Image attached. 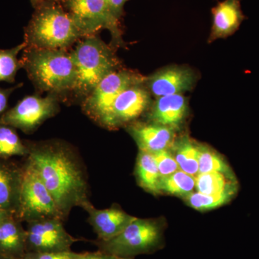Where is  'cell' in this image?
<instances>
[{
    "instance_id": "obj_1",
    "label": "cell",
    "mask_w": 259,
    "mask_h": 259,
    "mask_svg": "<svg viewBox=\"0 0 259 259\" xmlns=\"http://www.w3.org/2000/svg\"><path fill=\"white\" fill-rule=\"evenodd\" d=\"M27 145L26 160L52 194L64 221L74 207L86 210L93 205L86 168L72 146L59 140Z\"/></svg>"
},
{
    "instance_id": "obj_2",
    "label": "cell",
    "mask_w": 259,
    "mask_h": 259,
    "mask_svg": "<svg viewBox=\"0 0 259 259\" xmlns=\"http://www.w3.org/2000/svg\"><path fill=\"white\" fill-rule=\"evenodd\" d=\"M20 63L28 77L41 91L56 95L74 91L76 70L71 53L26 47Z\"/></svg>"
},
{
    "instance_id": "obj_3",
    "label": "cell",
    "mask_w": 259,
    "mask_h": 259,
    "mask_svg": "<svg viewBox=\"0 0 259 259\" xmlns=\"http://www.w3.org/2000/svg\"><path fill=\"white\" fill-rule=\"evenodd\" d=\"M25 37L27 47L65 50L82 36L62 5L52 1L35 6Z\"/></svg>"
},
{
    "instance_id": "obj_4",
    "label": "cell",
    "mask_w": 259,
    "mask_h": 259,
    "mask_svg": "<svg viewBox=\"0 0 259 259\" xmlns=\"http://www.w3.org/2000/svg\"><path fill=\"white\" fill-rule=\"evenodd\" d=\"M76 70L74 92L86 97L107 75L120 69L115 53L95 35L85 37L71 53Z\"/></svg>"
},
{
    "instance_id": "obj_5",
    "label": "cell",
    "mask_w": 259,
    "mask_h": 259,
    "mask_svg": "<svg viewBox=\"0 0 259 259\" xmlns=\"http://www.w3.org/2000/svg\"><path fill=\"white\" fill-rule=\"evenodd\" d=\"M99 250L118 258H134L150 254L163 244L161 223L152 219L136 218L120 234L108 241H92Z\"/></svg>"
},
{
    "instance_id": "obj_6",
    "label": "cell",
    "mask_w": 259,
    "mask_h": 259,
    "mask_svg": "<svg viewBox=\"0 0 259 259\" xmlns=\"http://www.w3.org/2000/svg\"><path fill=\"white\" fill-rule=\"evenodd\" d=\"M18 218L26 223L48 218H59L64 221L52 194L27 160L23 165Z\"/></svg>"
},
{
    "instance_id": "obj_7",
    "label": "cell",
    "mask_w": 259,
    "mask_h": 259,
    "mask_svg": "<svg viewBox=\"0 0 259 259\" xmlns=\"http://www.w3.org/2000/svg\"><path fill=\"white\" fill-rule=\"evenodd\" d=\"M81 36L95 35L102 29L111 33L116 44H122L120 20L112 15L105 0H60Z\"/></svg>"
},
{
    "instance_id": "obj_8",
    "label": "cell",
    "mask_w": 259,
    "mask_h": 259,
    "mask_svg": "<svg viewBox=\"0 0 259 259\" xmlns=\"http://www.w3.org/2000/svg\"><path fill=\"white\" fill-rule=\"evenodd\" d=\"M59 109L57 95H30L5 112L0 117V123L30 134L35 132L45 121L55 116Z\"/></svg>"
},
{
    "instance_id": "obj_9",
    "label": "cell",
    "mask_w": 259,
    "mask_h": 259,
    "mask_svg": "<svg viewBox=\"0 0 259 259\" xmlns=\"http://www.w3.org/2000/svg\"><path fill=\"white\" fill-rule=\"evenodd\" d=\"M144 79L142 75L127 69L117 70L107 75L85 97L83 112L98 124L122 92L130 87L144 83Z\"/></svg>"
},
{
    "instance_id": "obj_10",
    "label": "cell",
    "mask_w": 259,
    "mask_h": 259,
    "mask_svg": "<svg viewBox=\"0 0 259 259\" xmlns=\"http://www.w3.org/2000/svg\"><path fill=\"white\" fill-rule=\"evenodd\" d=\"M151 104V93L144 83L130 87L114 100L98 124L108 130L127 127L147 111Z\"/></svg>"
},
{
    "instance_id": "obj_11",
    "label": "cell",
    "mask_w": 259,
    "mask_h": 259,
    "mask_svg": "<svg viewBox=\"0 0 259 259\" xmlns=\"http://www.w3.org/2000/svg\"><path fill=\"white\" fill-rule=\"evenodd\" d=\"M63 222L59 218H48L27 223L26 253L71 250L81 239L70 235Z\"/></svg>"
},
{
    "instance_id": "obj_12",
    "label": "cell",
    "mask_w": 259,
    "mask_h": 259,
    "mask_svg": "<svg viewBox=\"0 0 259 259\" xmlns=\"http://www.w3.org/2000/svg\"><path fill=\"white\" fill-rule=\"evenodd\" d=\"M197 81L194 70L185 66H170L145 77L144 85L155 97L183 95L193 90Z\"/></svg>"
},
{
    "instance_id": "obj_13",
    "label": "cell",
    "mask_w": 259,
    "mask_h": 259,
    "mask_svg": "<svg viewBox=\"0 0 259 259\" xmlns=\"http://www.w3.org/2000/svg\"><path fill=\"white\" fill-rule=\"evenodd\" d=\"M127 131L137 144L139 151L154 153L171 149L177 139V131L152 122L135 121Z\"/></svg>"
},
{
    "instance_id": "obj_14",
    "label": "cell",
    "mask_w": 259,
    "mask_h": 259,
    "mask_svg": "<svg viewBox=\"0 0 259 259\" xmlns=\"http://www.w3.org/2000/svg\"><path fill=\"white\" fill-rule=\"evenodd\" d=\"M189 113L188 100L184 95L157 97L148 109V122L178 131Z\"/></svg>"
},
{
    "instance_id": "obj_15",
    "label": "cell",
    "mask_w": 259,
    "mask_h": 259,
    "mask_svg": "<svg viewBox=\"0 0 259 259\" xmlns=\"http://www.w3.org/2000/svg\"><path fill=\"white\" fill-rule=\"evenodd\" d=\"M85 211L98 241H108L117 236L136 218L116 205L99 209L93 204Z\"/></svg>"
},
{
    "instance_id": "obj_16",
    "label": "cell",
    "mask_w": 259,
    "mask_h": 259,
    "mask_svg": "<svg viewBox=\"0 0 259 259\" xmlns=\"http://www.w3.org/2000/svg\"><path fill=\"white\" fill-rule=\"evenodd\" d=\"M23 183V166L0 158V209L18 218Z\"/></svg>"
},
{
    "instance_id": "obj_17",
    "label": "cell",
    "mask_w": 259,
    "mask_h": 259,
    "mask_svg": "<svg viewBox=\"0 0 259 259\" xmlns=\"http://www.w3.org/2000/svg\"><path fill=\"white\" fill-rule=\"evenodd\" d=\"M212 13V26L208 38L209 42L233 35L245 19L241 0H223L213 8Z\"/></svg>"
},
{
    "instance_id": "obj_18",
    "label": "cell",
    "mask_w": 259,
    "mask_h": 259,
    "mask_svg": "<svg viewBox=\"0 0 259 259\" xmlns=\"http://www.w3.org/2000/svg\"><path fill=\"white\" fill-rule=\"evenodd\" d=\"M22 221L10 215L0 225V254L23 259L26 253V229Z\"/></svg>"
},
{
    "instance_id": "obj_19",
    "label": "cell",
    "mask_w": 259,
    "mask_h": 259,
    "mask_svg": "<svg viewBox=\"0 0 259 259\" xmlns=\"http://www.w3.org/2000/svg\"><path fill=\"white\" fill-rule=\"evenodd\" d=\"M135 175L140 187L149 193L161 194V177L153 154L139 151L136 160Z\"/></svg>"
},
{
    "instance_id": "obj_20",
    "label": "cell",
    "mask_w": 259,
    "mask_h": 259,
    "mask_svg": "<svg viewBox=\"0 0 259 259\" xmlns=\"http://www.w3.org/2000/svg\"><path fill=\"white\" fill-rule=\"evenodd\" d=\"M196 191L206 194H220L238 192V181L234 175L225 174H198L195 177Z\"/></svg>"
},
{
    "instance_id": "obj_21",
    "label": "cell",
    "mask_w": 259,
    "mask_h": 259,
    "mask_svg": "<svg viewBox=\"0 0 259 259\" xmlns=\"http://www.w3.org/2000/svg\"><path fill=\"white\" fill-rule=\"evenodd\" d=\"M171 151L178 163L180 170L194 177L199 173V144L189 136L176 139Z\"/></svg>"
},
{
    "instance_id": "obj_22",
    "label": "cell",
    "mask_w": 259,
    "mask_h": 259,
    "mask_svg": "<svg viewBox=\"0 0 259 259\" xmlns=\"http://www.w3.org/2000/svg\"><path fill=\"white\" fill-rule=\"evenodd\" d=\"M28 145L24 144L14 127L0 123V158L10 159L13 156L27 157Z\"/></svg>"
},
{
    "instance_id": "obj_23",
    "label": "cell",
    "mask_w": 259,
    "mask_h": 259,
    "mask_svg": "<svg viewBox=\"0 0 259 259\" xmlns=\"http://www.w3.org/2000/svg\"><path fill=\"white\" fill-rule=\"evenodd\" d=\"M195 177L186 172L178 170L170 176L161 179V192L185 198L195 192Z\"/></svg>"
},
{
    "instance_id": "obj_24",
    "label": "cell",
    "mask_w": 259,
    "mask_h": 259,
    "mask_svg": "<svg viewBox=\"0 0 259 259\" xmlns=\"http://www.w3.org/2000/svg\"><path fill=\"white\" fill-rule=\"evenodd\" d=\"M199 173H218L234 175L231 167L221 155L207 146L199 144Z\"/></svg>"
},
{
    "instance_id": "obj_25",
    "label": "cell",
    "mask_w": 259,
    "mask_h": 259,
    "mask_svg": "<svg viewBox=\"0 0 259 259\" xmlns=\"http://www.w3.org/2000/svg\"><path fill=\"white\" fill-rule=\"evenodd\" d=\"M27 47L24 41L9 49H0V81L14 82L18 70L22 68L18 56Z\"/></svg>"
},
{
    "instance_id": "obj_26",
    "label": "cell",
    "mask_w": 259,
    "mask_h": 259,
    "mask_svg": "<svg viewBox=\"0 0 259 259\" xmlns=\"http://www.w3.org/2000/svg\"><path fill=\"white\" fill-rule=\"evenodd\" d=\"M236 194L224 193L220 194H206L194 192L186 197L185 202L196 210L204 212L221 207L229 202Z\"/></svg>"
},
{
    "instance_id": "obj_27",
    "label": "cell",
    "mask_w": 259,
    "mask_h": 259,
    "mask_svg": "<svg viewBox=\"0 0 259 259\" xmlns=\"http://www.w3.org/2000/svg\"><path fill=\"white\" fill-rule=\"evenodd\" d=\"M161 179L165 178L180 170L178 163L171 149L163 150L153 154Z\"/></svg>"
},
{
    "instance_id": "obj_28",
    "label": "cell",
    "mask_w": 259,
    "mask_h": 259,
    "mask_svg": "<svg viewBox=\"0 0 259 259\" xmlns=\"http://www.w3.org/2000/svg\"><path fill=\"white\" fill-rule=\"evenodd\" d=\"M79 253L66 250L60 252H28L23 259H75Z\"/></svg>"
},
{
    "instance_id": "obj_29",
    "label": "cell",
    "mask_w": 259,
    "mask_h": 259,
    "mask_svg": "<svg viewBox=\"0 0 259 259\" xmlns=\"http://www.w3.org/2000/svg\"><path fill=\"white\" fill-rule=\"evenodd\" d=\"M109 9L117 20H120L124 13V6L128 0H105Z\"/></svg>"
},
{
    "instance_id": "obj_30",
    "label": "cell",
    "mask_w": 259,
    "mask_h": 259,
    "mask_svg": "<svg viewBox=\"0 0 259 259\" xmlns=\"http://www.w3.org/2000/svg\"><path fill=\"white\" fill-rule=\"evenodd\" d=\"M75 259H117V257L97 250L95 252L79 253Z\"/></svg>"
},
{
    "instance_id": "obj_31",
    "label": "cell",
    "mask_w": 259,
    "mask_h": 259,
    "mask_svg": "<svg viewBox=\"0 0 259 259\" xmlns=\"http://www.w3.org/2000/svg\"><path fill=\"white\" fill-rule=\"evenodd\" d=\"M16 88H0V114L4 113L5 110H6L10 95Z\"/></svg>"
},
{
    "instance_id": "obj_32",
    "label": "cell",
    "mask_w": 259,
    "mask_h": 259,
    "mask_svg": "<svg viewBox=\"0 0 259 259\" xmlns=\"http://www.w3.org/2000/svg\"><path fill=\"white\" fill-rule=\"evenodd\" d=\"M10 215H13V214H10V213L0 209V225H1V223H3L7 218L9 217Z\"/></svg>"
},
{
    "instance_id": "obj_33",
    "label": "cell",
    "mask_w": 259,
    "mask_h": 259,
    "mask_svg": "<svg viewBox=\"0 0 259 259\" xmlns=\"http://www.w3.org/2000/svg\"><path fill=\"white\" fill-rule=\"evenodd\" d=\"M56 1V0H31L33 6L41 4V3H47V2Z\"/></svg>"
},
{
    "instance_id": "obj_34",
    "label": "cell",
    "mask_w": 259,
    "mask_h": 259,
    "mask_svg": "<svg viewBox=\"0 0 259 259\" xmlns=\"http://www.w3.org/2000/svg\"><path fill=\"white\" fill-rule=\"evenodd\" d=\"M0 259H18V258H12V257L7 256V255L0 254Z\"/></svg>"
},
{
    "instance_id": "obj_35",
    "label": "cell",
    "mask_w": 259,
    "mask_h": 259,
    "mask_svg": "<svg viewBox=\"0 0 259 259\" xmlns=\"http://www.w3.org/2000/svg\"><path fill=\"white\" fill-rule=\"evenodd\" d=\"M117 259H134V258H118V257H117Z\"/></svg>"
}]
</instances>
